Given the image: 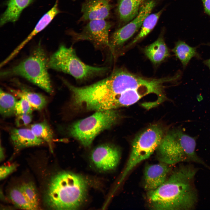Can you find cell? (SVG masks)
<instances>
[{
	"instance_id": "obj_1",
	"label": "cell",
	"mask_w": 210,
	"mask_h": 210,
	"mask_svg": "<svg viewBox=\"0 0 210 210\" xmlns=\"http://www.w3.org/2000/svg\"><path fill=\"white\" fill-rule=\"evenodd\" d=\"M198 171L191 164L181 163L163 184L148 191L147 199L152 208L157 210L193 209L198 201L195 179Z\"/></svg>"
},
{
	"instance_id": "obj_2",
	"label": "cell",
	"mask_w": 210,
	"mask_h": 210,
	"mask_svg": "<svg viewBox=\"0 0 210 210\" xmlns=\"http://www.w3.org/2000/svg\"><path fill=\"white\" fill-rule=\"evenodd\" d=\"M87 188V182L82 176L70 172H59L50 179L45 202L52 209H77L85 199Z\"/></svg>"
},
{
	"instance_id": "obj_3",
	"label": "cell",
	"mask_w": 210,
	"mask_h": 210,
	"mask_svg": "<svg viewBox=\"0 0 210 210\" xmlns=\"http://www.w3.org/2000/svg\"><path fill=\"white\" fill-rule=\"evenodd\" d=\"M196 139L182 130H172L164 135L158 148L159 159L169 165L194 162L210 167L197 154Z\"/></svg>"
},
{
	"instance_id": "obj_4",
	"label": "cell",
	"mask_w": 210,
	"mask_h": 210,
	"mask_svg": "<svg viewBox=\"0 0 210 210\" xmlns=\"http://www.w3.org/2000/svg\"><path fill=\"white\" fill-rule=\"evenodd\" d=\"M48 61L43 50L39 46L28 58L11 69L3 72L1 75L20 76L52 94V89L47 70Z\"/></svg>"
},
{
	"instance_id": "obj_5",
	"label": "cell",
	"mask_w": 210,
	"mask_h": 210,
	"mask_svg": "<svg viewBox=\"0 0 210 210\" xmlns=\"http://www.w3.org/2000/svg\"><path fill=\"white\" fill-rule=\"evenodd\" d=\"M48 68L68 74L78 80H84L100 75L107 70L106 67L92 66L82 62L72 47L62 45L48 60Z\"/></svg>"
},
{
	"instance_id": "obj_6",
	"label": "cell",
	"mask_w": 210,
	"mask_h": 210,
	"mask_svg": "<svg viewBox=\"0 0 210 210\" xmlns=\"http://www.w3.org/2000/svg\"><path fill=\"white\" fill-rule=\"evenodd\" d=\"M118 117V113L114 109L97 111L71 125L68 128V132L82 145L88 147L99 133L113 125Z\"/></svg>"
},
{
	"instance_id": "obj_7",
	"label": "cell",
	"mask_w": 210,
	"mask_h": 210,
	"mask_svg": "<svg viewBox=\"0 0 210 210\" xmlns=\"http://www.w3.org/2000/svg\"><path fill=\"white\" fill-rule=\"evenodd\" d=\"M164 136L161 127L154 125L136 137L133 142L131 153L120 183L136 165L149 158L158 149Z\"/></svg>"
},
{
	"instance_id": "obj_8",
	"label": "cell",
	"mask_w": 210,
	"mask_h": 210,
	"mask_svg": "<svg viewBox=\"0 0 210 210\" xmlns=\"http://www.w3.org/2000/svg\"><path fill=\"white\" fill-rule=\"evenodd\" d=\"M155 5L154 0L144 2L134 19L112 34L109 38L108 48L112 55L115 56L124 44L141 28L144 20L150 14Z\"/></svg>"
},
{
	"instance_id": "obj_9",
	"label": "cell",
	"mask_w": 210,
	"mask_h": 210,
	"mask_svg": "<svg viewBox=\"0 0 210 210\" xmlns=\"http://www.w3.org/2000/svg\"><path fill=\"white\" fill-rule=\"evenodd\" d=\"M111 23L105 20L90 21L80 32L70 31L74 42L87 40L91 42L96 48H109V32Z\"/></svg>"
},
{
	"instance_id": "obj_10",
	"label": "cell",
	"mask_w": 210,
	"mask_h": 210,
	"mask_svg": "<svg viewBox=\"0 0 210 210\" xmlns=\"http://www.w3.org/2000/svg\"><path fill=\"white\" fill-rule=\"evenodd\" d=\"M120 157V152L117 148L109 145H103L93 150L90 159L97 168L106 171L112 170L116 167Z\"/></svg>"
},
{
	"instance_id": "obj_11",
	"label": "cell",
	"mask_w": 210,
	"mask_h": 210,
	"mask_svg": "<svg viewBox=\"0 0 210 210\" xmlns=\"http://www.w3.org/2000/svg\"><path fill=\"white\" fill-rule=\"evenodd\" d=\"M112 6L108 0H85L82 4V14L79 21L105 20L110 15Z\"/></svg>"
},
{
	"instance_id": "obj_12",
	"label": "cell",
	"mask_w": 210,
	"mask_h": 210,
	"mask_svg": "<svg viewBox=\"0 0 210 210\" xmlns=\"http://www.w3.org/2000/svg\"><path fill=\"white\" fill-rule=\"evenodd\" d=\"M169 164L160 163L149 165L145 169L144 187L148 191L158 188L166 181L170 171Z\"/></svg>"
},
{
	"instance_id": "obj_13",
	"label": "cell",
	"mask_w": 210,
	"mask_h": 210,
	"mask_svg": "<svg viewBox=\"0 0 210 210\" xmlns=\"http://www.w3.org/2000/svg\"><path fill=\"white\" fill-rule=\"evenodd\" d=\"M10 137L16 150L32 146H38L45 141L36 136L31 129L14 128L10 131Z\"/></svg>"
},
{
	"instance_id": "obj_14",
	"label": "cell",
	"mask_w": 210,
	"mask_h": 210,
	"mask_svg": "<svg viewBox=\"0 0 210 210\" xmlns=\"http://www.w3.org/2000/svg\"><path fill=\"white\" fill-rule=\"evenodd\" d=\"M58 0L56 1L52 7L42 17L32 31L12 52L10 55L11 57H14L30 40L37 34L43 30L55 17L60 13L58 7Z\"/></svg>"
},
{
	"instance_id": "obj_15",
	"label": "cell",
	"mask_w": 210,
	"mask_h": 210,
	"mask_svg": "<svg viewBox=\"0 0 210 210\" xmlns=\"http://www.w3.org/2000/svg\"><path fill=\"white\" fill-rule=\"evenodd\" d=\"M144 51L146 57L155 65L160 63L170 55L168 48L161 36L146 47Z\"/></svg>"
},
{
	"instance_id": "obj_16",
	"label": "cell",
	"mask_w": 210,
	"mask_h": 210,
	"mask_svg": "<svg viewBox=\"0 0 210 210\" xmlns=\"http://www.w3.org/2000/svg\"><path fill=\"white\" fill-rule=\"evenodd\" d=\"M34 0H8L6 2L7 8L1 15L0 25L3 26L8 22L17 21L22 10Z\"/></svg>"
},
{
	"instance_id": "obj_17",
	"label": "cell",
	"mask_w": 210,
	"mask_h": 210,
	"mask_svg": "<svg viewBox=\"0 0 210 210\" xmlns=\"http://www.w3.org/2000/svg\"><path fill=\"white\" fill-rule=\"evenodd\" d=\"M145 0H119L117 8L120 20L125 23L134 19L138 14Z\"/></svg>"
},
{
	"instance_id": "obj_18",
	"label": "cell",
	"mask_w": 210,
	"mask_h": 210,
	"mask_svg": "<svg viewBox=\"0 0 210 210\" xmlns=\"http://www.w3.org/2000/svg\"><path fill=\"white\" fill-rule=\"evenodd\" d=\"M172 51L176 57L181 62L183 66L185 68L191 59L193 57L198 58L200 56L197 50V47H192L185 42L179 40L177 42Z\"/></svg>"
},
{
	"instance_id": "obj_19",
	"label": "cell",
	"mask_w": 210,
	"mask_h": 210,
	"mask_svg": "<svg viewBox=\"0 0 210 210\" xmlns=\"http://www.w3.org/2000/svg\"><path fill=\"white\" fill-rule=\"evenodd\" d=\"M11 91L20 98L25 99L34 109L40 110L43 108L47 104L46 98L41 94L24 90H11Z\"/></svg>"
},
{
	"instance_id": "obj_20",
	"label": "cell",
	"mask_w": 210,
	"mask_h": 210,
	"mask_svg": "<svg viewBox=\"0 0 210 210\" xmlns=\"http://www.w3.org/2000/svg\"><path fill=\"white\" fill-rule=\"evenodd\" d=\"M163 9L159 11L152 14H150L144 20L140 31L137 35L127 48L132 46L147 36L155 26L161 15L163 11Z\"/></svg>"
},
{
	"instance_id": "obj_21",
	"label": "cell",
	"mask_w": 210,
	"mask_h": 210,
	"mask_svg": "<svg viewBox=\"0 0 210 210\" xmlns=\"http://www.w3.org/2000/svg\"><path fill=\"white\" fill-rule=\"evenodd\" d=\"M16 98L11 94L7 93L1 89L0 94V113L4 118L15 115Z\"/></svg>"
},
{
	"instance_id": "obj_22",
	"label": "cell",
	"mask_w": 210,
	"mask_h": 210,
	"mask_svg": "<svg viewBox=\"0 0 210 210\" xmlns=\"http://www.w3.org/2000/svg\"><path fill=\"white\" fill-rule=\"evenodd\" d=\"M30 129L36 136L47 142L52 149L54 134L46 120L32 124Z\"/></svg>"
},
{
	"instance_id": "obj_23",
	"label": "cell",
	"mask_w": 210,
	"mask_h": 210,
	"mask_svg": "<svg viewBox=\"0 0 210 210\" xmlns=\"http://www.w3.org/2000/svg\"><path fill=\"white\" fill-rule=\"evenodd\" d=\"M9 198L16 207L22 209L34 210L20 186L11 189L9 194Z\"/></svg>"
},
{
	"instance_id": "obj_24",
	"label": "cell",
	"mask_w": 210,
	"mask_h": 210,
	"mask_svg": "<svg viewBox=\"0 0 210 210\" xmlns=\"http://www.w3.org/2000/svg\"><path fill=\"white\" fill-rule=\"evenodd\" d=\"M20 187L34 210L37 209L38 206V196L34 184L30 182L25 183Z\"/></svg>"
},
{
	"instance_id": "obj_25",
	"label": "cell",
	"mask_w": 210,
	"mask_h": 210,
	"mask_svg": "<svg viewBox=\"0 0 210 210\" xmlns=\"http://www.w3.org/2000/svg\"><path fill=\"white\" fill-rule=\"evenodd\" d=\"M33 108L25 99L20 98L18 101L15 106V115L17 116L19 115L31 114Z\"/></svg>"
},
{
	"instance_id": "obj_26",
	"label": "cell",
	"mask_w": 210,
	"mask_h": 210,
	"mask_svg": "<svg viewBox=\"0 0 210 210\" xmlns=\"http://www.w3.org/2000/svg\"><path fill=\"white\" fill-rule=\"evenodd\" d=\"M16 163H13L9 165H3L0 167V178L2 180L6 178L10 174L15 170L17 167Z\"/></svg>"
},
{
	"instance_id": "obj_27",
	"label": "cell",
	"mask_w": 210,
	"mask_h": 210,
	"mask_svg": "<svg viewBox=\"0 0 210 210\" xmlns=\"http://www.w3.org/2000/svg\"><path fill=\"white\" fill-rule=\"evenodd\" d=\"M17 116L15 124L18 127L28 125L31 123L32 119L31 114H22Z\"/></svg>"
},
{
	"instance_id": "obj_28",
	"label": "cell",
	"mask_w": 210,
	"mask_h": 210,
	"mask_svg": "<svg viewBox=\"0 0 210 210\" xmlns=\"http://www.w3.org/2000/svg\"><path fill=\"white\" fill-rule=\"evenodd\" d=\"M204 12L210 16V0H201Z\"/></svg>"
},
{
	"instance_id": "obj_29",
	"label": "cell",
	"mask_w": 210,
	"mask_h": 210,
	"mask_svg": "<svg viewBox=\"0 0 210 210\" xmlns=\"http://www.w3.org/2000/svg\"><path fill=\"white\" fill-rule=\"evenodd\" d=\"M203 63L209 67L210 70V58L204 60L203 61Z\"/></svg>"
},
{
	"instance_id": "obj_30",
	"label": "cell",
	"mask_w": 210,
	"mask_h": 210,
	"mask_svg": "<svg viewBox=\"0 0 210 210\" xmlns=\"http://www.w3.org/2000/svg\"><path fill=\"white\" fill-rule=\"evenodd\" d=\"M3 149L1 146L0 147V160H1L4 159V157Z\"/></svg>"
},
{
	"instance_id": "obj_31",
	"label": "cell",
	"mask_w": 210,
	"mask_h": 210,
	"mask_svg": "<svg viewBox=\"0 0 210 210\" xmlns=\"http://www.w3.org/2000/svg\"><path fill=\"white\" fill-rule=\"evenodd\" d=\"M207 45L210 46V43L207 44Z\"/></svg>"
},
{
	"instance_id": "obj_32",
	"label": "cell",
	"mask_w": 210,
	"mask_h": 210,
	"mask_svg": "<svg viewBox=\"0 0 210 210\" xmlns=\"http://www.w3.org/2000/svg\"><path fill=\"white\" fill-rule=\"evenodd\" d=\"M108 0V1H110V0Z\"/></svg>"
},
{
	"instance_id": "obj_33",
	"label": "cell",
	"mask_w": 210,
	"mask_h": 210,
	"mask_svg": "<svg viewBox=\"0 0 210 210\" xmlns=\"http://www.w3.org/2000/svg\"><path fill=\"white\" fill-rule=\"evenodd\" d=\"M74 0V1H75V0Z\"/></svg>"
}]
</instances>
